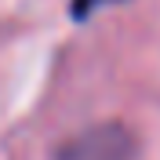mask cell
<instances>
[{"label":"cell","instance_id":"1","mask_svg":"<svg viewBox=\"0 0 160 160\" xmlns=\"http://www.w3.org/2000/svg\"><path fill=\"white\" fill-rule=\"evenodd\" d=\"M58 160H135V135L124 124H95L73 135L58 149Z\"/></svg>","mask_w":160,"mask_h":160},{"label":"cell","instance_id":"2","mask_svg":"<svg viewBox=\"0 0 160 160\" xmlns=\"http://www.w3.org/2000/svg\"><path fill=\"white\" fill-rule=\"evenodd\" d=\"M106 4H117V0H73V15H91V11H98V8H106Z\"/></svg>","mask_w":160,"mask_h":160}]
</instances>
